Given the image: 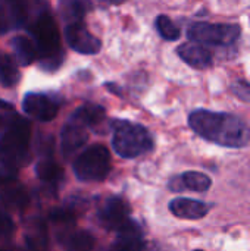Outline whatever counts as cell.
I'll list each match as a JSON object with an SVG mask.
<instances>
[{
    "instance_id": "6da1fadb",
    "label": "cell",
    "mask_w": 250,
    "mask_h": 251,
    "mask_svg": "<svg viewBox=\"0 0 250 251\" xmlns=\"http://www.w3.org/2000/svg\"><path fill=\"white\" fill-rule=\"evenodd\" d=\"M189 126L208 143L225 149H243L250 143L249 125L237 115L196 109L189 115Z\"/></svg>"
},
{
    "instance_id": "7a4b0ae2",
    "label": "cell",
    "mask_w": 250,
    "mask_h": 251,
    "mask_svg": "<svg viewBox=\"0 0 250 251\" xmlns=\"http://www.w3.org/2000/svg\"><path fill=\"white\" fill-rule=\"evenodd\" d=\"M0 166L7 171L25 166L29 162V122L10 113L0 116Z\"/></svg>"
},
{
    "instance_id": "3957f363",
    "label": "cell",
    "mask_w": 250,
    "mask_h": 251,
    "mask_svg": "<svg viewBox=\"0 0 250 251\" xmlns=\"http://www.w3.org/2000/svg\"><path fill=\"white\" fill-rule=\"evenodd\" d=\"M37 50V59L43 69L56 71L63 60L60 34L53 15L46 9L28 26Z\"/></svg>"
},
{
    "instance_id": "277c9868",
    "label": "cell",
    "mask_w": 250,
    "mask_h": 251,
    "mask_svg": "<svg viewBox=\"0 0 250 251\" xmlns=\"http://www.w3.org/2000/svg\"><path fill=\"white\" fill-rule=\"evenodd\" d=\"M112 146L116 154L124 159H136L153 150L155 143L149 129L131 121H115Z\"/></svg>"
},
{
    "instance_id": "5b68a950",
    "label": "cell",
    "mask_w": 250,
    "mask_h": 251,
    "mask_svg": "<svg viewBox=\"0 0 250 251\" xmlns=\"http://www.w3.org/2000/svg\"><path fill=\"white\" fill-rule=\"evenodd\" d=\"M111 165L109 150L103 144H93L75 159L72 168L78 179L85 182H100L108 178Z\"/></svg>"
},
{
    "instance_id": "8992f818",
    "label": "cell",
    "mask_w": 250,
    "mask_h": 251,
    "mask_svg": "<svg viewBox=\"0 0 250 251\" xmlns=\"http://www.w3.org/2000/svg\"><path fill=\"white\" fill-rule=\"evenodd\" d=\"M242 29L236 24L194 22L187 28V37L202 46H231L240 38Z\"/></svg>"
},
{
    "instance_id": "52a82bcc",
    "label": "cell",
    "mask_w": 250,
    "mask_h": 251,
    "mask_svg": "<svg viewBox=\"0 0 250 251\" xmlns=\"http://www.w3.org/2000/svg\"><path fill=\"white\" fill-rule=\"evenodd\" d=\"M65 38L68 46L80 54H96L102 49V41L88 31L83 21L69 22L65 28Z\"/></svg>"
},
{
    "instance_id": "ba28073f",
    "label": "cell",
    "mask_w": 250,
    "mask_h": 251,
    "mask_svg": "<svg viewBox=\"0 0 250 251\" xmlns=\"http://www.w3.org/2000/svg\"><path fill=\"white\" fill-rule=\"evenodd\" d=\"M22 110L32 119L49 122L53 121L59 112V103L43 93H28L22 99Z\"/></svg>"
},
{
    "instance_id": "9c48e42d",
    "label": "cell",
    "mask_w": 250,
    "mask_h": 251,
    "mask_svg": "<svg viewBox=\"0 0 250 251\" xmlns=\"http://www.w3.org/2000/svg\"><path fill=\"white\" fill-rule=\"evenodd\" d=\"M99 221L108 229H119L130 221V206L128 203L116 196L105 200L99 210Z\"/></svg>"
},
{
    "instance_id": "30bf717a",
    "label": "cell",
    "mask_w": 250,
    "mask_h": 251,
    "mask_svg": "<svg viewBox=\"0 0 250 251\" xmlns=\"http://www.w3.org/2000/svg\"><path fill=\"white\" fill-rule=\"evenodd\" d=\"M168 209L178 219L199 221V219H203L205 216H208V213L212 209V204L200 201V200H194V199L177 197L169 201Z\"/></svg>"
},
{
    "instance_id": "8fae6325",
    "label": "cell",
    "mask_w": 250,
    "mask_h": 251,
    "mask_svg": "<svg viewBox=\"0 0 250 251\" xmlns=\"http://www.w3.org/2000/svg\"><path fill=\"white\" fill-rule=\"evenodd\" d=\"M169 190L174 193L181 191H194V193H206L212 187V179L203 172L189 171L181 175L172 176L168 184Z\"/></svg>"
},
{
    "instance_id": "7c38bea8",
    "label": "cell",
    "mask_w": 250,
    "mask_h": 251,
    "mask_svg": "<svg viewBox=\"0 0 250 251\" xmlns=\"http://www.w3.org/2000/svg\"><path fill=\"white\" fill-rule=\"evenodd\" d=\"M87 128L81 124L69 119L60 131V150L65 157H69L78 151L87 143Z\"/></svg>"
},
{
    "instance_id": "4fadbf2b",
    "label": "cell",
    "mask_w": 250,
    "mask_h": 251,
    "mask_svg": "<svg viewBox=\"0 0 250 251\" xmlns=\"http://www.w3.org/2000/svg\"><path fill=\"white\" fill-rule=\"evenodd\" d=\"M112 251H144L143 231L133 219L118 229V238Z\"/></svg>"
},
{
    "instance_id": "5bb4252c",
    "label": "cell",
    "mask_w": 250,
    "mask_h": 251,
    "mask_svg": "<svg viewBox=\"0 0 250 251\" xmlns=\"http://www.w3.org/2000/svg\"><path fill=\"white\" fill-rule=\"evenodd\" d=\"M177 54L192 68L194 69H208L212 66V54L211 51L197 43H184L177 47Z\"/></svg>"
},
{
    "instance_id": "9a60e30c",
    "label": "cell",
    "mask_w": 250,
    "mask_h": 251,
    "mask_svg": "<svg viewBox=\"0 0 250 251\" xmlns=\"http://www.w3.org/2000/svg\"><path fill=\"white\" fill-rule=\"evenodd\" d=\"M0 200L4 207L13 209V210H22L28 204L29 197H28L27 190L22 185L7 182L0 190Z\"/></svg>"
},
{
    "instance_id": "2e32d148",
    "label": "cell",
    "mask_w": 250,
    "mask_h": 251,
    "mask_svg": "<svg viewBox=\"0 0 250 251\" xmlns=\"http://www.w3.org/2000/svg\"><path fill=\"white\" fill-rule=\"evenodd\" d=\"M16 63L21 66H28L37 59V50L34 41L25 35H15L10 41Z\"/></svg>"
},
{
    "instance_id": "e0dca14e",
    "label": "cell",
    "mask_w": 250,
    "mask_h": 251,
    "mask_svg": "<svg viewBox=\"0 0 250 251\" xmlns=\"http://www.w3.org/2000/svg\"><path fill=\"white\" fill-rule=\"evenodd\" d=\"M106 118V112L102 106L99 104H91V103H87V104H83L80 106L72 115L69 119L81 124L85 128H91V126H96L99 124H102V121Z\"/></svg>"
},
{
    "instance_id": "ac0fdd59",
    "label": "cell",
    "mask_w": 250,
    "mask_h": 251,
    "mask_svg": "<svg viewBox=\"0 0 250 251\" xmlns=\"http://www.w3.org/2000/svg\"><path fill=\"white\" fill-rule=\"evenodd\" d=\"M62 16L69 22L83 21V18L91 10L93 0H59Z\"/></svg>"
},
{
    "instance_id": "d6986e66",
    "label": "cell",
    "mask_w": 250,
    "mask_h": 251,
    "mask_svg": "<svg viewBox=\"0 0 250 251\" xmlns=\"http://www.w3.org/2000/svg\"><path fill=\"white\" fill-rule=\"evenodd\" d=\"M21 79V72L15 57L0 51V84L6 88L15 87Z\"/></svg>"
},
{
    "instance_id": "ffe728a7",
    "label": "cell",
    "mask_w": 250,
    "mask_h": 251,
    "mask_svg": "<svg viewBox=\"0 0 250 251\" xmlns=\"http://www.w3.org/2000/svg\"><path fill=\"white\" fill-rule=\"evenodd\" d=\"M35 174H37L38 179H41L44 182H55L63 176V169L56 162H53L50 159H43L37 163Z\"/></svg>"
},
{
    "instance_id": "44dd1931",
    "label": "cell",
    "mask_w": 250,
    "mask_h": 251,
    "mask_svg": "<svg viewBox=\"0 0 250 251\" xmlns=\"http://www.w3.org/2000/svg\"><path fill=\"white\" fill-rule=\"evenodd\" d=\"M155 26L159 32V35L167 40V41H175L180 38L181 35V29L180 26H177L171 18H168L167 15H159L155 21Z\"/></svg>"
},
{
    "instance_id": "7402d4cb",
    "label": "cell",
    "mask_w": 250,
    "mask_h": 251,
    "mask_svg": "<svg viewBox=\"0 0 250 251\" xmlns=\"http://www.w3.org/2000/svg\"><path fill=\"white\" fill-rule=\"evenodd\" d=\"M94 237L87 231L74 232L66 243L68 251H93L94 249Z\"/></svg>"
},
{
    "instance_id": "603a6c76",
    "label": "cell",
    "mask_w": 250,
    "mask_h": 251,
    "mask_svg": "<svg viewBox=\"0 0 250 251\" xmlns=\"http://www.w3.org/2000/svg\"><path fill=\"white\" fill-rule=\"evenodd\" d=\"M231 93L242 101L245 103H250V82L245 81V79H237L234 81L231 85Z\"/></svg>"
},
{
    "instance_id": "cb8c5ba5",
    "label": "cell",
    "mask_w": 250,
    "mask_h": 251,
    "mask_svg": "<svg viewBox=\"0 0 250 251\" xmlns=\"http://www.w3.org/2000/svg\"><path fill=\"white\" fill-rule=\"evenodd\" d=\"M12 26H15L12 15L9 12V7L6 4V1H3V3H0V34L9 31Z\"/></svg>"
},
{
    "instance_id": "d4e9b609",
    "label": "cell",
    "mask_w": 250,
    "mask_h": 251,
    "mask_svg": "<svg viewBox=\"0 0 250 251\" xmlns=\"http://www.w3.org/2000/svg\"><path fill=\"white\" fill-rule=\"evenodd\" d=\"M52 221L56 222V224H60V225H69L74 222L75 219V215L72 210H66V209H57L55 210L52 215H50Z\"/></svg>"
},
{
    "instance_id": "484cf974",
    "label": "cell",
    "mask_w": 250,
    "mask_h": 251,
    "mask_svg": "<svg viewBox=\"0 0 250 251\" xmlns=\"http://www.w3.org/2000/svg\"><path fill=\"white\" fill-rule=\"evenodd\" d=\"M13 171H7V169H3V172H0V185L3 184H7V182H12V174Z\"/></svg>"
},
{
    "instance_id": "4316f807",
    "label": "cell",
    "mask_w": 250,
    "mask_h": 251,
    "mask_svg": "<svg viewBox=\"0 0 250 251\" xmlns=\"http://www.w3.org/2000/svg\"><path fill=\"white\" fill-rule=\"evenodd\" d=\"M105 3H108V4H122V3H125L127 0H103Z\"/></svg>"
},
{
    "instance_id": "83f0119b",
    "label": "cell",
    "mask_w": 250,
    "mask_h": 251,
    "mask_svg": "<svg viewBox=\"0 0 250 251\" xmlns=\"http://www.w3.org/2000/svg\"><path fill=\"white\" fill-rule=\"evenodd\" d=\"M149 251H161V250H149Z\"/></svg>"
},
{
    "instance_id": "f1b7e54d",
    "label": "cell",
    "mask_w": 250,
    "mask_h": 251,
    "mask_svg": "<svg viewBox=\"0 0 250 251\" xmlns=\"http://www.w3.org/2000/svg\"><path fill=\"white\" fill-rule=\"evenodd\" d=\"M194 251H203V250H194Z\"/></svg>"
}]
</instances>
